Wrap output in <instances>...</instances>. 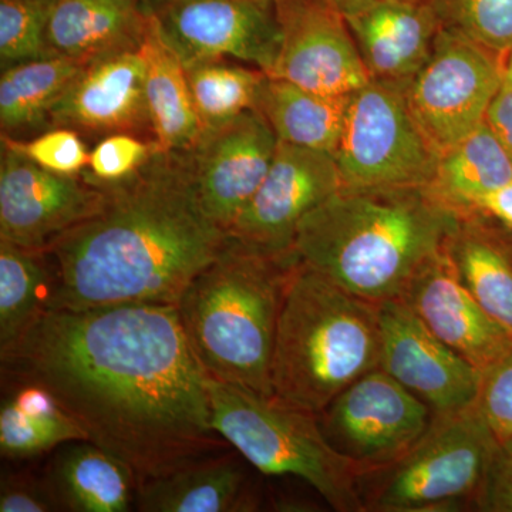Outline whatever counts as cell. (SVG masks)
Instances as JSON below:
<instances>
[{"label": "cell", "instance_id": "cell-25", "mask_svg": "<svg viewBox=\"0 0 512 512\" xmlns=\"http://www.w3.org/2000/svg\"><path fill=\"white\" fill-rule=\"evenodd\" d=\"M349 96H329L265 74L255 109L279 141L335 153Z\"/></svg>", "mask_w": 512, "mask_h": 512}, {"label": "cell", "instance_id": "cell-12", "mask_svg": "<svg viewBox=\"0 0 512 512\" xmlns=\"http://www.w3.org/2000/svg\"><path fill=\"white\" fill-rule=\"evenodd\" d=\"M103 198V188L89 173H53L2 137L0 241L45 252L56 238L99 210Z\"/></svg>", "mask_w": 512, "mask_h": 512}, {"label": "cell", "instance_id": "cell-14", "mask_svg": "<svg viewBox=\"0 0 512 512\" xmlns=\"http://www.w3.org/2000/svg\"><path fill=\"white\" fill-rule=\"evenodd\" d=\"M342 187L332 153L279 141L265 180L228 235L268 254H293L303 218Z\"/></svg>", "mask_w": 512, "mask_h": 512}, {"label": "cell", "instance_id": "cell-6", "mask_svg": "<svg viewBox=\"0 0 512 512\" xmlns=\"http://www.w3.org/2000/svg\"><path fill=\"white\" fill-rule=\"evenodd\" d=\"M210 397L214 429L261 473L302 478L333 510L365 511L363 471L329 443L318 414L212 379Z\"/></svg>", "mask_w": 512, "mask_h": 512}, {"label": "cell", "instance_id": "cell-26", "mask_svg": "<svg viewBox=\"0 0 512 512\" xmlns=\"http://www.w3.org/2000/svg\"><path fill=\"white\" fill-rule=\"evenodd\" d=\"M512 180V158L487 123L439 157L429 190L460 215Z\"/></svg>", "mask_w": 512, "mask_h": 512}, {"label": "cell", "instance_id": "cell-15", "mask_svg": "<svg viewBox=\"0 0 512 512\" xmlns=\"http://www.w3.org/2000/svg\"><path fill=\"white\" fill-rule=\"evenodd\" d=\"M380 369L434 414L477 403L483 373L437 338L403 299L379 303Z\"/></svg>", "mask_w": 512, "mask_h": 512}, {"label": "cell", "instance_id": "cell-31", "mask_svg": "<svg viewBox=\"0 0 512 512\" xmlns=\"http://www.w3.org/2000/svg\"><path fill=\"white\" fill-rule=\"evenodd\" d=\"M443 28L466 36L501 60L512 50V0H430Z\"/></svg>", "mask_w": 512, "mask_h": 512}, {"label": "cell", "instance_id": "cell-16", "mask_svg": "<svg viewBox=\"0 0 512 512\" xmlns=\"http://www.w3.org/2000/svg\"><path fill=\"white\" fill-rule=\"evenodd\" d=\"M274 5L281 49L268 76L329 96H349L372 79L345 19L330 3L274 0Z\"/></svg>", "mask_w": 512, "mask_h": 512}, {"label": "cell", "instance_id": "cell-32", "mask_svg": "<svg viewBox=\"0 0 512 512\" xmlns=\"http://www.w3.org/2000/svg\"><path fill=\"white\" fill-rule=\"evenodd\" d=\"M56 0H0L2 70L50 57L46 32Z\"/></svg>", "mask_w": 512, "mask_h": 512}, {"label": "cell", "instance_id": "cell-36", "mask_svg": "<svg viewBox=\"0 0 512 512\" xmlns=\"http://www.w3.org/2000/svg\"><path fill=\"white\" fill-rule=\"evenodd\" d=\"M474 505L485 512H512V436L495 448Z\"/></svg>", "mask_w": 512, "mask_h": 512}, {"label": "cell", "instance_id": "cell-20", "mask_svg": "<svg viewBox=\"0 0 512 512\" xmlns=\"http://www.w3.org/2000/svg\"><path fill=\"white\" fill-rule=\"evenodd\" d=\"M148 22L144 0H56L47 23V47L52 56L86 66L140 50Z\"/></svg>", "mask_w": 512, "mask_h": 512}, {"label": "cell", "instance_id": "cell-1", "mask_svg": "<svg viewBox=\"0 0 512 512\" xmlns=\"http://www.w3.org/2000/svg\"><path fill=\"white\" fill-rule=\"evenodd\" d=\"M2 362L22 383L46 387L137 488L224 446L210 376L175 305L47 311Z\"/></svg>", "mask_w": 512, "mask_h": 512}, {"label": "cell", "instance_id": "cell-24", "mask_svg": "<svg viewBox=\"0 0 512 512\" xmlns=\"http://www.w3.org/2000/svg\"><path fill=\"white\" fill-rule=\"evenodd\" d=\"M136 503L144 512L252 510L244 470L232 458L212 456L141 484Z\"/></svg>", "mask_w": 512, "mask_h": 512}, {"label": "cell", "instance_id": "cell-3", "mask_svg": "<svg viewBox=\"0 0 512 512\" xmlns=\"http://www.w3.org/2000/svg\"><path fill=\"white\" fill-rule=\"evenodd\" d=\"M460 220L427 187H342L303 218L293 252L340 288L379 305L402 298Z\"/></svg>", "mask_w": 512, "mask_h": 512}, {"label": "cell", "instance_id": "cell-13", "mask_svg": "<svg viewBox=\"0 0 512 512\" xmlns=\"http://www.w3.org/2000/svg\"><path fill=\"white\" fill-rule=\"evenodd\" d=\"M278 137L261 111L205 128L183 154L202 210L229 232L265 180Z\"/></svg>", "mask_w": 512, "mask_h": 512}, {"label": "cell", "instance_id": "cell-41", "mask_svg": "<svg viewBox=\"0 0 512 512\" xmlns=\"http://www.w3.org/2000/svg\"><path fill=\"white\" fill-rule=\"evenodd\" d=\"M402 2H430V0H402Z\"/></svg>", "mask_w": 512, "mask_h": 512}, {"label": "cell", "instance_id": "cell-33", "mask_svg": "<svg viewBox=\"0 0 512 512\" xmlns=\"http://www.w3.org/2000/svg\"><path fill=\"white\" fill-rule=\"evenodd\" d=\"M40 167L57 174L77 175L89 165L90 151L79 133L70 128H53L35 140L18 141L2 136Z\"/></svg>", "mask_w": 512, "mask_h": 512}, {"label": "cell", "instance_id": "cell-37", "mask_svg": "<svg viewBox=\"0 0 512 512\" xmlns=\"http://www.w3.org/2000/svg\"><path fill=\"white\" fill-rule=\"evenodd\" d=\"M55 497L45 481L37 483L30 477L3 478L0 488V512L57 511Z\"/></svg>", "mask_w": 512, "mask_h": 512}, {"label": "cell", "instance_id": "cell-23", "mask_svg": "<svg viewBox=\"0 0 512 512\" xmlns=\"http://www.w3.org/2000/svg\"><path fill=\"white\" fill-rule=\"evenodd\" d=\"M140 53L146 66V97L154 143L164 151L188 150L204 128L192 101L183 60L168 45L151 12Z\"/></svg>", "mask_w": 512, "mask_h": 512}, {"label": "cell", "instance_id": "cell-11", "mask_svg": "<svg viewBox=\"0 0 512 512\" xmlns=\"http://www.w3.org/2000/svg\"><path fill=\"white\" fill-rule=\"evenodd\" d=\"M184 66L224 60L269 74L281 49L274 0H144Z\"/></svg>", "mask_w": 512, "mask_h": 512}, {"label": "cell", "instance_id": "cell-7", "mask_svg": "<svg viewBox=\"0 0 512 512\" xmlns=\"http://www.w3.org/2000/svg\"><path fill=\"white\" fill-rule=\"evenodd\" d=\"M500 437L477 403L434 414L429 430L402 458L360 477L365 511L429 512L473 504Z\"/></svg>", "mask_w": 512, "mask_h": 512}, {"label": "cell", "instance_id": "cell-19", "mask_svg": "<svg viewBox=\"0 0 512 512\" xmlns=\"http://www.w3.org/2000/svg\"><path fill=\"white\" fill-rule=\"evenodd\" d=\"M345 19L372 79L407 84L441 28L431 2L326 0Z\"/></svg>", "mask_w": 512, "mask_h": 512}, {"label": "cell", "instance_id": "cell-8", "mask_svg": "<svg viewBox=\"0 0 512 512\" xmlns=\"http://www.w3.org/2000/svg\"><path fill=\"white\" fill-rule=\"evenodd\" d=\"M406 84L370 79L349 94L335 156L343 187H429L439 154L423 136Z\"/></svg>", "mask_w": 512, "mask_h": 512}, {"label": "cell", "instance_id": "cell-34", "mask_svg": "<svg viewBox=\"0 0 512 512\" xmlns=\"http://www.w3.org/2000/svg\"><path fill=\"white\" fill-rule=\"evenodd\" d=\"M156 148L154 141L133 134H111L90 151L87 173L101 183H116L140 170Z\"/></svg>", "mask_w": 512, "mask_h": 512}, {"label": "cell", "instance_id": "cell-4", "mask_svg": "<svg viewBox=\"0 0 512 512\" xmlns=\"http://www.w3.org/2000/svg\"><path fill=\"white\" fill-rule=\"evenodd\" d=\"M299 258L268 254L229 237L177 302L190 348L210 379L274 397L276 326Z\"/></svg>", "mask_w": 512, "mask_h": 512}, {"label": "cell", "instance_id": "cell-40", "mask_svg": "<svg viewBox=\"0 0 512 512\" xmlns=\"http://www.w3.org/2000/svg\"><path fill=\"white\" fill-rule=\"evenodd\" d=\"M504 82L512 87V50L504 63Z\"/></svg>", "mask_w": 512, "mask_h": 512}, {"label": "cell", "instance_id": "cell-22", "mask_svg": "<svg viewBox=\"0 0 512 512\" xmlns=\"http://www.w3.org/2000/svg\"><path fill=\"white\" fill-rule=\"evenodd\" d=\"M447 248L468 291L512 333V232L483 215H461Z\"/></svg>", "mask_w": 512, "mask_h": 512}, {"label": "cell", "instance_id": "cell-35", "mask_svg": "<svg viewBox=\"0 0 512 512\" xmlns=\"http://www.w3.org/2000/svg\"><path fill=\"white\" fill-rule=\"evenodd\" d=\"M477 406L500 439L512 436V345L483 372Z\"/></svg>", "mask_w": 512, "mask_h": 512}, {"label": "cell", "instance_id": "cell-10", "mask_svg": "<svg viewBox=\"0 0 512 512\" xmlns=\"http://www.w3.org/2000/svg\"><path fill=\"white\" fill-rule=\"evenodd\" d=\"M431 409L377 367L350 384L323 416L326 439L363 474L402 458L429 430Z\"/></svg>", "mask_w": 512, "mask_h": 512}, {"label": "cell", "instance_id": "cell-2", "mask_svg": "<svg viewBox=\"0 0 512 512\" xmlns=\"http://www.w3.org/2000/svg\"><path fill=\"white\" fill-rule=\"evenodd\" d=\"M97 183L99 210L45 251L55 271L49 311L177 305L229 238L202 210L183 151L157 147L130 177Z\"/></svg>", "mask_w": 512, "mask_h": 512}, {"label": "cell", "instance_id": "cell-38", "mask_svg": "<svg viewBox=\"0 0 512 512\" xmlns=\"http://www.w3.org/2000/svg\"><path fill=\"white\" fill-rule=\"evenodd\" d=\"M485 123L503 144L508 156L512 158V87L510 84L504 82L495 94L485 114Z\"/></svg>", "mask_w": 512, "mask_h": 512}, {"label": "cell", "instance_id": "cell-5", "mask_svg": "<svg viewBox=\"0 0 512 512\" xmlns=\"http://www.w3.org/2000/svg\"><path fill=\"white\" fill-rule=\"evenodd\" d=\"M377 367L379 305L299 261L286 285L276 326L274 397L320 416L350 384Z\"/></svg>", "mask_w": 512, "mask_h": 512}, {"label": "cell", "instance_id": "cell-30", "mask_svg": "<svg viewBox=\"0 0 512 512\" xmlns=\"http://www.w3.org/2000/svg\"><path fill=\"white\" fill-rule=\"evenodd\" d=\"M195 110L202 128L220 126L255 109L265 73L261 70L208 60L185 67Z\"/></svg>", "mask_w": 512, "mask_h": 512}, {"label": "cell", "instance_id": "cell-21", "mask_svg": "<svg viewBox=\"0 0 512 512\" xmlns=\"http://www.w3.org/2000/svg\"><path fill=\"white\" fill-rule=\"evenodd\" d=\"M45 483L59 510L72 512H126L137 491L130 468L87 440L63 444Z\"/></svg>", "mask_w": 512, "mask_h": 512}, {"label": "cell", "instance_id": "cell-39", "mask_svg": "<svg viewBox=\"0 0 512 512\" xmlns=\"http://www.w3.org/2000/svg\"><path fill=\"white\" fill-rule=\"evenodd\" d=\"M470 214L483 215L512 232V180L480 198Z\"/></svg>", "mask_w": 512, "mask_h": 512}, {"label": "cell", "instance_id": "cell-17", "mask_svg": "<svg viewBox=\"0 0 512 512\" xmlns=\"http://www.w3.org/2000/svg\"><path fill=\"white\" fill-rule=\"evenodd\" d=\"M440 340L481 373L512 345V333L468 291L447 245L414 275L402 298Z\"/></svg>", "mask_w": 512, "mask_h": 512}, {"label": "cell", "instance_id": "cell-18", "mask_svg": "<svg viewBox=\"0 0 512 512\" xmlns=\"http://www.w3.org/2000/svg\"><path fill=\"white\" fill-rule=\"evenodd\" d=\"M50 126L77 133L153 137L140 50L86 64L53 107Z\"/></svg>", "mask_w": 512, "mask_h": 512}, {"label": "cell", "instance_id": "cell-9", "mask_svg": "<svg viewBox=\"0 0 512 512\" xmlns=\"http://www.w3.org/2000/svg\"><path fill=\"white\" fill-rule=\"evenodd\" d=\"M504 63L441 26L429 59L404 87L413 119L439 157L484 123L503 86Z\"/></svg>", "mask_w": 512, "mask_h": 512}, {"label": "cell", "instance_id": "cell-29", "mask_svg": "<svg viewBox=\"0 0 512 512\" xmlns=\"http://www.w3.org/2000/svg\"><path fill=\"white\" fill-rule=\"evenodd\" d=\"M83 64L62 56L16 64L0 77V126L2 133H18L50 124V113Z\"/></svg>", "mask_w": 512, "mask_h": 512}, {"label": "cell", "instance_id": "cell-28", "mask_svg": "<svg viewBox=\"0 0 512 512\" xmlns=\"http://www.w3.org/2000/svg\"><path fill=\"white\" fill-rule=\"evenodd\" d=\"M46 252L0 241V353L6 355L43 313L55 288Z\"/></svg>", "mask_w": 512, "mask_h": 512}, {"label": "cell", "instance_id": "cell-27", "mask_svg": "<svg viewBox=\"0 0 512 512\" xmlns=\"http://www.w3.org/2000/svg\"><path fill=\"white\" fill-rule=\"evenodd\" d=\"M87 440L55 396L36 383H22L0 409V453L28 460L72 441Z\"/></svg>", "mask_w": 512, "mask_h": 512}]
</instances>
